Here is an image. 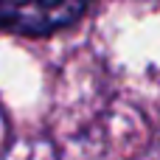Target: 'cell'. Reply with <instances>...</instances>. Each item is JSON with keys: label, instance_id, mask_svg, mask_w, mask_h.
<instances>
[{"label": "cell", "instance_id": "1", "mask_svg": "<svg viewBox=\"0 0 160 160\" xmlns=\"http://www.w3.org/2000/svg\"><path fill=\"white\" fill-rule=\"evenodd\" d=\"M87 0H0V25L14 34L42 37L76 22Z\"/></svg>", "mask_w": 160, "mask_h": 160}]
</instances>
